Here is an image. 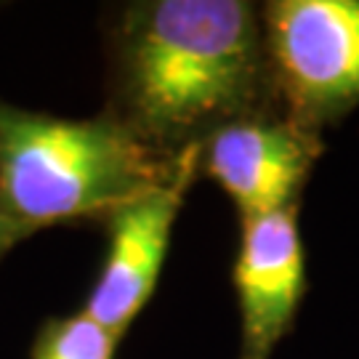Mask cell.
<instances>
[{"label":"cell","instance_id":"1","mask_svg":"<svg viewBox=\"0 0 359 359\" xmlns=\"http://www.w3.org/2000/svg\"><path fill=\"white\" fill-rule=\"evenodd\" d=\"M109 109L168 160L234 120L280 109L261 11L243 0L128 3L109 29Z\"/></svg>","mask_w":359,"mask_h":359},{"label":"cell","instance_id":"2","mask_svg":"<svg viewBox=\"0 0 359 359\" xmlns=\"http://www.w3.org/2000/svg\"><path fill=\"white\" fill-rule=\"evenodd\" d=\"M184 157L154 152L112 112L67 120L0 102V213L29 231L104 221L173 179Z\"/></svg>","mask_w":359,"mask_h":359},{"label":"cell","instance_id":"3","mask_svg":"<svg viewBox=\"0 0 359 359\" xmlns=\"http://www.w3.org/2000/svg\"><path fill=\"white\" fill-rule=\"evenodd\" d=\"M261 27L283 115L322 133L359 107V0H271Z\"/></svg>","mask_w":359,"mask_h":359},{"label":"cell","instance_id":"4","mask_svg":"<svg viewBox=\"0 0 359 359\" xmlns=\"http://www.w3.org/2000/svg\"><path fill=\"white\" fill-rule=\"evenodd\" d=\"M322 154V133L280 109L234 120L200 144V173L226 192L240 218L298 208Z\"/></svg>","mask_w":359,"mask_h":359},{"label":"cell","instance_id":"5","mask_svg":"<svg viewBox=\"0 0 359 359\" xmlns=\"http://www.w3.org/2000/svg\"><path fill=\"white\" fill-rule=\"evenodd\" d=\"M197 154L200 147L189 149L173 179L133 197L104 218L107 253L83 314L117 338L128 333L157 287L176 216L189 187L200 176Z\"/></svg>","mask_w":359,"mask_h":359},{"label":"cell","instance_id":"6","mask_svg":"<svg viewBox=\"0 0 359 359\" xmlns=\"http://www.w3.org/2000/svg\"><path fill=\"white\" fill-rule=\"evenodd\" d=\"M306 287L298 208L240 218L234 258L240 359H271V351L293 327Z\"/></svg>","mask_w":359,"mask_h":359},{"label":"cell","instance_id":"7","mask_svg":"<svg viewBox=\"0 0 359 359\" xmlns=\"http://www.w3.org/2000/svg\"><path fill=\"white\" fill-rule=\"evenodd\" d=\"M120 338L88 314L56 317L40 327L32 359H115Z\"/></svg>","mask_w":359,"mask_h":359},{"label":"cell","instance_id":"8","mask_svg":"<svg viewBox=\"0 0 359 359\" xmlns=\"http://www.w3.org/2000/svg\"><path fill=\"white\" fill-rule=\"evenodd\" d=\"M29 234H32L29 229L19 226L16 221H11L8 216H3V213H0V258L6 256V253H8L19 240H25V237H29Z\"/></svg>","mask_w":359,"mask_h":359}]
</instances>
